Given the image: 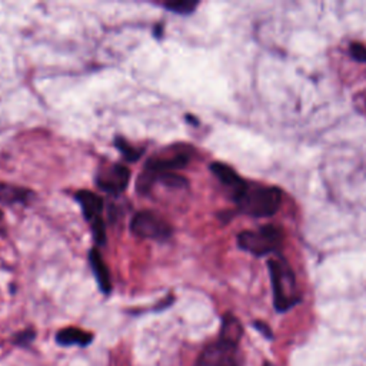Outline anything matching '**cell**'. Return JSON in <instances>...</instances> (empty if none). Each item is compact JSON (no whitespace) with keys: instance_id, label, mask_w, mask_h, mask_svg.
<instances>
[{"instance_id":"6da1fadb","label":"cell","mask_w":366,"mask_h":366,"mask_svg":"<svg viewBox=\"0 0 366 366\" xmlns=\"http://www.w3.org/2000/svg\"><path fill=\"white\" fill-rule=\"evenodd\" d=\"M273 289V305L277 312H286L300 303V292L293 269L283 256L267 260Z\"/></svg>"},{"instance_id":"7a4b0ae2","label":"cell","mask_w":366,"mask_h":366,"mask_svg":"<svg viewBox=\"0 0 366 366\" xmlns=\"http://www.w3.org/2000/svg\"><path fill=\"white\" fill-rule=\"evenodd\" d=\"M283 193L276 186L247 183L246 190L234 200L237 209L252 217H267L274 214L282 203Z\"/></svg>"},{"instance_id":"3957f363","label":"cell","mask_w":366,"mask_h":366,"mask_svg":"<svg viewBox=\"0 0 366 366\" xmlns=\"http://www.w3.org/2000/svg\"><path fill=\"white\" fill-rule=\"evenodd\" d=\"M283 230L274 224H264L257 230H243L237 234V246L254 256L277 252L283 244Z\"/></svg>"},{"instance_id":"277c9868","label":"cell","mask_w":366,"mask_h":366,"mask_svg":"<svg viewBox=\"0 0 366 366\" xmlns=\"http://www.w3.org/2000/svg\"><path fill=\"white\" fill-rule=\"evenodd\" d=\"M130 230L134 236L140 239H150L159 242L167 240L173 233L170 223L152 210L137 212L132 217Z\"/></svg>"},{"instance_id":"5b68a950","label":"cell","mask_w":366,"mask_h":366,"mask_svg":"<svg viewBox=\"0 0 366 366\" xmlns=\"http://www.w3.org/2000/svg\"><path fill=\"white\" fill-rule=\"evenodd\" d=\"M196 366H242L237 345L217 339L203 349Z\"/></svg>"},{"instance_id":"8992f818","label":"cell","mask_w":366,"mask_h":366,"mask_svg":"<svg viewBox=\"0 0 366 366\" xmlns=\"http://www.w3.org/2000/svg\"><path fill=\"white\" fill-rule=\"evenodd\" d=\"M190 162V150L187 149H169L167 152L149 157L144 164V173L156 176L160 173L176 172L186 167Z\"/></svg>"},{"instance_id":"52a82bcc","label":"cell","mask_w":366,"mask_h":366,"mask_svg":"<svg viewBox=\"0 0 366 366\" xmlns=\"http://www.w3.org/2000/svg\"><path fill=\"white\" fill-rule=\"evenodd\" d=\"M130 182V170L122 163H113L102 169L96 176V184L104 193L117 196L126 190Z\"/></svg>"},{"instance_id":"ba28073f","label":"cell","mask_w":366,"mask_h":366,"mask_svg":"<svg viewBox=\"0 0 366 366\" xmlns=\"http://www.w3.org/2000/svg\"><path fill=\"white\" fill-rule=\"evenodd\" d=\"M210 170L219 179V182L229 189L233 200H236L246 190L247 182L243 180L230 166L222 162H213L210 164Z\"/></svg>"},{"instance_id":"9c48e42d","label":"cell","mask_w":366,"mask_h":366,"mask_svg":"<svg viewBox=\"0 0 366 366\" xmlns=\"http://www.w3.org/2000/svg\"><path fill=\"white\" fill-rule=\"evenodd\" d=\"M74 199L80 204L83 216L90 224L94 223L96 220L103 219L102 213H103L104 203L99 194H96L90 190H79V192H76Z\"/></svg>"},{"instance_id":"30bf717a","label":"cell","mask_w":366,"mask_h":366,"mask_svg":"<svg viewBox=\"0 0 366 366\" xmlns=\"http://www.w3.org/2000/svg\"><path fill=\"white\" fill-rule=\"evenodd\" d=\"M89 263L90 267L93 270V274L96 277L97 286L102 290V293L109 295L112 292V279H110V270L107 267V264L104 263L100 252L93 247L89 252Z\"/></svg>"},{"instance_id":"8fae6325","label":"cell","mask_w":366,"mask_h":366,"mask_svg":"<svg viewBox=\"0 0 366 366\" xmlns=\"http://www.w3.org/2000/svg\"><path fill=\"white\" fill-rule=\"evenodd\" d=\"M93 340V335L79 327H64L60 329L56 335V342L60 346H80L84 347L90 345Z\"/></svg>"},{"instance_id":"7c38bea8","label":"cell","mask_w":366,"mask_h":366,"mask_svg":"<svg viewBox=\"0 0 366 366\" xmlns=\"http://www.w3.org/2000/svg\"><path fill=\"white\" fill-rule=\"evenodd\" d=\"M242 325L237 317H234L232 313H226L222 319V327H220V335L219 339L230 342L233 345H239L240 337H242Z\"/></svg>"},{"instance_id":"4fadbf2b","label":"cell","mask_w":366,"mask_h":366,"mask_svg":"<svg viewBox=\"0 0 366 366\" xmlns=\"http://www.w3.org/2000/svg\"><path fill=\"white\" fill-rule=\"evenodd\" d=\"M30 192L27 189L23 187H17V186H6V184H0V199L3 202L7 203H23L29 199Z\"/></svg>"},{"instance_id":"5bb4252c","label":"cell","mask_w":366,"mask_h":366,"mask_svg":"<svg viewBox=\"0 0 366 366\" xmlns=\"http://www.w3.org/2000/svg\"><path fill=\"white\" fill-rule=\"evenodd\" d=\"M114 146H116L117 150L122 153V156H123V159H124L126 162H137V160L140 159V156L143 154V152H144V150H142V149H139V147L132 146L127 140H124V139L120 137V136H117V137L114 139Z\"/></svg>"},{"instance_id":"9a60e30c","label":"cell","mask_w":366,"mask_h":366,"mask_svg":"<svg viewBox=\"0 0 366 366\" xmlns=\"http://www.w3.org/2000/svg\"><path fill=\"white\" fill-rule=\"evenodd\" d=\"M163 6L167 10L177 14H190L199 6V1L197 0H170V1H164Z\"/></svg>"},{"instance_id":"2e32d148","label":"cell","mask_w":366,"mask_h":366,"mask_svg":"<svg viewBox=\"0 0 366 366\" xmlns=\"http://www.w3.org/2000/svg\"><path fill=\"white\" fill-rule=\"evenodd\" d=\"M34 330L33 329H24L21 332H19L16 336H14V343L19 345V346H27L29 343H31L34 340Z\"/></svg>"},{"instance_id":"e0dca14e","label":"cell","mask_w":366,"mask_h":366,"mask_svg":"<svg viewBox=\"0 0 366 366\" xmlns=\"http://www.w3.org/2000/svg\"><path fill=\"white\" fill-rule=\"evenodd\" d=\"M349 53H350V56L355 60L366 63V47L363 44H360V43H350Z\"/></svg>"},{"instance_id":"ac0fdd59","label":"cell","mask_w":366,"mask_h":366,"mask_svg":"<svg viewBox=\"0 0 366 366\" xmlns=\"http://www.w3.org/2000/svg\"><path fill=\"white\" fill-rule=\"evenodd\" d=\"M254 327L260 332V333H263L267 339H270L272 337V330L267 327V325L266 323H262V322H254Z\"/></svg>"},{"instance_id":"d6986e66","label":"cell","mask_w":366,"mask_h":366,"mask_svg":"<svg viewBox=\"0 0 366 366\" xmlns=\"http://www.w3.org/2000/svg\"><path fill=\"white\" fill-rule=\"evenodd\" d=\"M153 36H156V37H162V33H163V26L162 24H157L156 27H154V30H153Z\"/></svg>"},{"instance_id":"ffe728a7","label":"cell","mask_w":366,"mask_h":366,"mask_svg":"<svg viewBox=\"0 0 366 366\" xmlns=\"http://www.w3.org/2000/svg\"><path fill=\"white\" fill-rule=\"evenodd\" d=\"M1 217H3V212L0 210V220H1Z\"/></svg>"},{"instance_id":"44dd1931","label":"cell","mask_w":366,"mask_h":366,"mask_svg":"<svg viewBox=\"0 0 366 366\" xmlns=\"http://www.w3.org/2000/svg\"><path fill=\"white\" fill-rule=\"evenodd\" d=\"M263 366H272V365H270V363H264Z\"/></svg>"}]
</instances>
